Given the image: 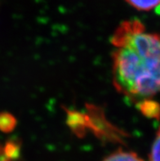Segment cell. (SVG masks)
<instances>
[{"mask_svg": "<svg viewBox=\"0 0 160 161\" xmlns=\"http://www.w3.org/2000/svg\"><path fill=\"white\" fill-rule=\"evenodd\" d=\"M128 3L137 10L149 12L160 5V0H126Z\"/></svg>", "mask_w": 160, "mask_h": 161, "instance_id": "cell-3", "label": "cell"}, {"mask_svg": "<svg viewBox=\"0 0 160 161\" xmlns=\"http://www.w3.org/2000/svg\"><path fill=\"white\" fill-rule=\"evenodd\" d=\"M113 85L135 102L160 94V36L138 20L124 21L112 35Z\"/></svg>", "mask_w": 160, "mask_h": 161, "instance_id": "cell-1", "label": "cell"}, {"mask_svg": "<svg viewBox=\"0 0 160 161\" xmlns=\"http://www.w3.org/2000/svg\"><path fill=\"white\" fill-rule=\"evenodd\" d=\"M150 161H160V128L151 148Z\"/></svg>", "mask_w": 160, "mask_h": 161, "instance_id": "cell-4", "label": "cell"}, {"mask_svg": "<svg viewBox=\"0 0 160 161\" xmlns=\"http://www.w3.org/2000/svg\"><path fill=\"white\" fill-rule=\"evenodd\" d=\"M102 161H144L137 155L129 151H119L107 156Z\"/></svg>", "mask_w": 160, "mask_h": 161, "instance_id": "cell-2", "label": "cell"}]
</instances>
